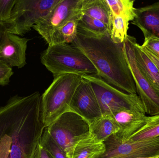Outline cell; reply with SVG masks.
<instances>
[{"mask_svg":"<svg viewBox=\"0 0 159 158\" xmlns=\"http://www.w3.org/2000/svg\"><path fill=\"white\" fill-rule=\"evenodd\" d=\"M41 96H14L0 106V158H34L45 127Z\"/></svg>","mask_w":159,"mask_h":158,"instance_id":"1","label":"cell"},{"mask_svg":"<svg viewBox=\"0 0 159 158\" xmlns=\"http://www.w3.org/2000/svg\"><path fill=\"white\" fill-rule=\"evenodd\" d=\"M71 44L81 50L95 66L98 75L123 92L137 94L132 74L126 61L123 43H115L111 35H97L78 28Z\"/></svg>","mask_w":159,"mask_h":158,"instance_id":"2","label":"cell"},{"mask_svg":"<svg viewBox=\"0 0 159 158\" xmlns=\"http://www.w3.org/2000/svg\"><path fill=\"white\" fill-rule=\"evenodd\" d=\"M41 61L54 78L68 73L81 76L98 75L97 70L89 58L71 44L48 46L41 55Z\"/></svg>","mask_w":159,"mask_h":158,"instance_id":"3","label":"cell"},{"mask_svg":"<svg viewBox=\"0 0 159 158\" xmlns=\"http://www.w3.org/2000/svg\"><path fill=\"white\" fill-rule=\"evenodd\" d=\"M82 79L81 75L72 73L54 78L41 96V119L45 128L70 110L72 99Z\"/></svg>","mask_w":159,"mask_h":158,"instance_id":"4","label":"cell"},{"mask_svg":"<svg viewBox=\"0 0 159 158\" xmlns=\"http://www.w3.org/2000/svg\"><path fill=\"white\" fill-rule=\"evenodd\" d=\"M82 76L90 84L103 116H111L122 110H136L146 114L143 105L137 94L123 92L97 75Z\"/></svg>","mask_w":159,"mask_h":158,"instance_id":"5","label":"cell"},{"mask_svg":"<svg viewBox=\"0 0 159 158\" xmlns=\"http://www.w3.org/2000/svg\"><path fill=\"white\" fill-rule=\"evenodd\" d=\"M67 157L81 141L90 137V124L78 114L69 110L45 128Z\"/></svg>","mask_w":159,"mask_h":158,"instance_id":"6","label":"cell"},{"mask_svg":"<svg viewBox=\"0 0 159 158\" xmlns=\"http://www.w3.org/2000/svg\"><path fill=\"white\" fill-rule=\"evenodd\" d=\"M59 0H16L10 18L4 23L8 33L23 36L48 15Z\"/></svg>","mask_w":159,"mask_h":158,"instance_id":"7","label":"cell"},{"mask_svg":"<svg viewBox=\"0 0 159 158\" xmlns=\"http://www.w3.org/2000/svg\"><path fill=\"white\" fill-rule=\"evenodd\" d=\"M134 39V37L127 35L123 43L124 55L134 79L136 93L143 103L146 114L151 116L158 115L159 92L153 87L137 65L133 47Z\"/></svg>","mask_w":159,"mask_h":158,"instance_id":"8","label":"cell"},{"mask_svg":"<svg viewBox=\"0 0 159 158\" xmlns=\"http://www.w3.org/2000/svg\"><path fill=\"white\" fill-rule=\"evenodd\" d=\"M103 143L105 151L95 158H148L159 155V137L140 142H121L114 134Z\"/></svg>","mask_w":159,"mask_h":158,"instance_id":"9","label":"cell"},{"mask_svg":"<svg viewBox=\"0 0 159 158\" xmlns=\"http://www.w3.org/2000/svg\"><path fill=\"white\" fill-rule=\"evenodd\" d=\"M83 0H59L45 17L33 28L50 44L54 32L82 10Z\"/></svg>","mask_w":159,"mask_h":158,"instance_id":"10","label":"cell"},{"mask_svg":"<svg viewBox=\"0 0 159 158\" xmlns=\"http://www.w3.org/2000/svg\"><path fill=\"white\" fill-rule=\"evenodd\" d=\"M70 110L81 116L90 124L102 116L92 88L83 77L72 99Z\"/></svg>","mask_w":159,"mask_h":158,"instance_id":"11","label":"cell"},{"mask_svg":"<svg viewBox=\"0 0 159 158\" xmlns=\"http://www.w3.org/2000/svg\"><path fill=\"white\" fill-rule=\"evenodd\" d=\"M29 39L7 32L0 51V60L10 67L21 68L26 65V50Z\"/></svg>","mask_w":159,"mask_h":158,"instance_id":"12","label":"cell"},{"mask_svg":"<svg viewBox=\"0 0 159 158\" xmlns=\"http://www.w3.org/2000/svg\"><path fill=\"white\" fill-rule=\"evenodd\" d=\"M119 128L116 137L121 142H125L144 126L149 117L145 113L136 110H122L111 115Z\"/></svg>","mask_w":159,"mask_h":158,"instance_id":"13","label":"cell"},{"mask_svg":"<svg viewBox=\"0 0 159 158\" xmlns=\"http://www.w3.org/2000/svg\"><path fill=\"white\" fill-rule=\"evenodd\" d=\"M132 24L141 30L145 38L153 36L159 39V1L136 8Z\"/></svg>","mask_w":159,"mask_h":158,"instance_id":"14","label":"cell"},{"mask_svg":"<svg viewBox=\"0 0 159 158\" xmlns=\"http://www.w3.org/2000/svg\"><path fill=\"white\" fill-rule=\"evenodd\" d=\"M135 60L140 70L148 79L152 86L159 92V72L157 68L137 43L136 39L133 42Z\"/></svg>","mask_w":159,"mask_h":158,"instance_id":"15","label":"cell"},{"mask_svg":"<svg viewBox=\"0 0 159 158\" xmlns=\"http://www.w3.org/2000/svg\"><path fill=\"white\" fill-rule=\"evenodd\" d=\"M82 13L103 22L112 29V16L105 0H83Z\"/></svg>","mask_w":159,"mask_h":158,"instance_id":"16","label":"cell"},{"mask_svg":"<svg viewBox=\"0 0 159 158\" xmlns=\"http://www.w3.org/2000/svg\"><path fill=\"white\" fill-rule=\"evenodd\" d=\"M82 15V10L65 22L53 34L48 46L61 44H71L77 36L78 26Z\"/></svg>","mask_w":159,"mask_h":158,"instance_id":"17","label":"cell"},{"mask_svg":"<svg viewBox=\"0 0 159 158\" xmlns=\"http://www.w3.org/2000/svg\"><path fill=\"white\" fill-rule=\"evenodd\" d=\"M92 137L103 143L108 137L119 131V128L111 116H102L90 124Z\"/></svg>","mask_w":159,"mask_h":158,"instance_id":"18","label":"cell"},{"mask_svg":"<svg viewBox=\"0 0 159 158\" xmlns=\"http://www.w3.org/2000/svg\"><path fill=\"white\" fill-rule=\"evenodd\" d=\"M105 151L104 143L96 142L90 137L78 143L73 149L68 158H95Z\"/></svg>","mask_w":159,"mask_h":158,"instance_id":"19","label":"cell"},{"mask_svg":"<svg viewBox=\"0 0 159 158\" xmlns=\"http://www.w3.org/2000/svg\"><path fill=\"white\" fill-rule=\"evenodd\" d=\"M110 9L111 16H119L132 21L136 16V8L133 0H105Z\"/></svg>","mask_w":159,"mask_h":158,"instance_id":"20","label":"cell"},{"mask_svg":"<svg viewBox=\"0 0 159 158\" xmlns=\"http://www.w3.org/2000/svg\"><path fill=\"white\" fill-rule=\"evenodd\" d=\"M159 137V114L149 117L146 124L126 141L140 142Z\"/></svg>","mask_w":159,"mask_h":158,"instance_id":"21","label":"cell"},{"mask_svg":"<svg viewBox=\"0 0 159 158\" xmlns=\"http://www.w3.org/2000/svg\"><path fill=\"white\" fill-rule=\"evenodd\" d=\"M78 28L97 35H111V31L105 24L82 13Z\"/></svg>","mask_w":159,"mask_h":158,"instance_id":"22","label":"cell"},{"mask_svg":"<svg viewBox=\"0 0 159 158\" xmlns=\"http://www.w3.org/2000/svg\"><path fill=\"white\" fill-rule=\"evenodd\" d=\"M129 21L119 16H112L111 38L114 43L122 44L125 41Z\"/></svg>","mask_w":159,"mask_h":158,"instance_id":"23","label":"cell"},{"mask_svg":"<svg viewBox=\"0 0 159 158\" xmlns=\"http://www.w3.org/2000/svg\"><path fill=\"white\" fill-rule=\"evenodd\" d=\"M39 144L54 158H68L66 152L56 143L46 128Z\"/></svg>","mask_w":159,"mask_h":158,"instance_id":"24","label":"cell"},{"mask_svg":"<svg viewBox=\"0 0 159 158\" xmlns=\"http://www.w3.org/2000/svg\"><path fill=\"white\" fill-rule=\"evenodd\" d=\"M16 0H0V21L4 23L9 19Z\"/></svg>","mask_w":159,"mask_h":158,"instance_id":"25","label":"cell"},{"mask_svg":"<svg viewBox=\"0 0 159 158\" xmlns=\"http://www.w3.org/2000/svg\"><path fill=\"white\" fill-rule=\"evenodd\" d=\"M13 74L12 68L0 60V86L8 84Z\"/></svg>","mask_w":159,"mask_h":158,"instance_id":"26","label":"cell"},{"mask_svg":"<svg viewBox=\"0 0 159 158\" xmlns=\"http://www.w3.org/2000/svg\"><path fill=\"white\" fill-rule=\"evenodd\" d=\"M142 47L150 51L159 58V39L155 37L145 38Z\"/></svg>","mask_w":159,"mask_h":158,"instance_id":"27","label":"cell"},{"mask_svg":"<svg viewBox=\"0 0 159 158\" xmlns=\"http://www.w3.org/2000/svg\"><path fill=\"white\" fill-rule=\"evenodd\" d=\"M34 158H54L53 157L39 144L37 147Z\"/></svg>","mask_w":159,"mask_h":158,"instance_id":"28","label":"cell"},{"mask_svg":"<svg viewBox=\"0 0 159 158\" xmlns=\"http://www.w3.org/2000/svg\"><path fill=\"white\" fill-rule=\"evenodd\" d=\"M7 33L6 28L4 24L0 21V51L5 42Z\"/></svg>","mask_w":159,"mask_h":158,"instance_id":"29","label":"cell"},{"mask_svg":"<svg viewBox=\"0 0 159 158\" xmlns=\"http://www.w3.org/2000/svg\"><path fill=\"white\" fill-rule=\"evenodd\" d=\"M141 47H142V49H143V51L146 54L148 57L150 58V60H151V61L154 63V64L156 65V66L157 67L158 70L159 72V58L157 56L155 55H154V54L152 53L151 52L148 51L147 49H146L145 48H144V47H142V45H141Z\"/></svg>","mask_w":159,"mask_h":158,"instance_id":"30","label":"cell"},{"mask_svg":"<svg viewBox=\"0 0 159 158\" xmlns=\"http://www.w3.org/2000/svg\"><path fill=\"white\" fill-rule=\"evenodd\" d=\"M158 158H159V156L158 157Z\"/></svg>","mask_w":159,"mask_h":158,"instance_id":"31","label":"cell"}]
</instances>
